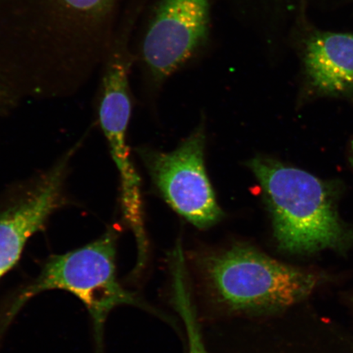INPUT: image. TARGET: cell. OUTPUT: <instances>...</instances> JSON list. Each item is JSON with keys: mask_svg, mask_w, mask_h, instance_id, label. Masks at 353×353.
I'll return each mask as SVG.
<instances>
[{"mask_svg": "<svg viewBox=\"0 0 353 353\" xmlns=\"http://www.w3.org/2000/svg\"><path fill=\"white\" fill-rule=\"evenodd\" d=\"M303 70L314 97H353V33L312 29L303 44Z\"/></svg>", "mask_w": 353, "mask_h": 353, "instance_id": "9c48e42d", "label": "cell"}, {"mask_svg": "<svg viewBox=\"0 0 353 353\" xmlns=\"http://www.w3.org/2000/svg\"><path fill=\"white\" fill-rule=\"evenodd\" d=\"M132 63V57L125 48H114L105 56L99 70V114L101 130L120 174L123 214L138 244L135 271L140 272L148 258V241L143 227L140 179L132 164L126 139L132 108L130 76Z\"/></svg>", "mask_w": 353, "mask_h": 353, "instance_id": "5b68a950", "label": "cell"}, {"mask_svg": "<svg viewBox=\"0 0 353 353\" xmlns=\"http://www.w3.org/2000/svg\"><path fill=\"white\" fill-rule=\"evenodd\" d=\"M203 128L170 153L141 152L154 184L172 208L199 228H208L223 218L207 176Z\"/></svg>", "mask_w": 353, "mask_h": 353, "instance_id": "8992f818", "label": "cell"}, {"mask_svg": "<svg viewBox=\"0 0 353 353\" xmlns=\"http://www.w3.org/2000/svg\"><path fill=\"white\" fill-rule=\"evenodd\" d=\"M194 294L207 319H267L307 298L319 277L253 246L234 244L192 259Z\"/></svg>", "mask_w": 353, "mask_h": 353, "instance_id": "7a4b0ae2", "label": "cell"}, {"mask_svg": "<svg viewBox=\"0 0 353 353\" xmlns=\"http://www.w3.org/2000/svg\"><path fill=\"white\" fill-rule=\"evenodd\" d=\"M117 237V234L110 230L82 248L52 257L37 279L16 295L8 307L4 324L8 325L30 299L50 290L68 291L85 303L100 341L105 319L117 306H138L161 316L158 311L119 283Z\"/></svg>", "mask_w": 353, "mask_h": 353, "instance_id": "277c9868", "label": "cell"}, {"mask_svg": "<svg viewBox=\"0 0 353 353\" xmlns=\"http://www.w3.org/2000/svg\"><path fill=\"white\" fill-rule=\"evenodd\" d=\"M211 0H161L145 30L141 60L157 81L173 74L208 37Z\"/></svg>", "mask_w": 353, "mask_h": 353, "instance_id": "52a82bcc", "label": "cell"}, {"mask_svg": "<svg viewBox=\"0 0 353 353\" xmlns=\"http://www.w3.org/2000/svg\"><path fill=\"white\" fill-rule=\"evenodd\" d=\"M121 0H0V88L56 94L99 72Z\"/></svg>", "mask_w": 353, "mask_h": 353, "instance_id": "6da1fadb", "label": "cell"}, {"mask_svg": "<svg viewBox=\"0 0 353 353\" xmlns=\"http://www.w3.org/2000/svg\"><path fill=\"white\" fill-rule=\"evenodd\" d=\"M249 167L263 188L280 250L309 254L353 245V228L338 209L339 183L273 159L254 158Z\"/></svg>", "mask_w": 353, "mask_h": 353, "instance_id": "3957f363", "label": "cell"}, {"mask_svg": "<svg viewBox=\"0 0 353 353\" xmlns=\"http://www.w3.org/2000/svg\"><path fill=\"white\" fill-rule=\"evenodd\" d=\"M10 97H8L7 94H6V92H4L2 88H0V105H1L3 103H4V101H6V100L8 101L10 100Z\"/></svg>", "mask_w": 353, "mask_h": 353, "instance_id": "30bf717a", "label": "cell"}, {"mask_svg": "<svg viewBox=\"0 0 353 353\" xmlns=\"http://www.w3.org/2000/svg\"><path fill=\"white\" fill-rule=\"evenodd\" d=\"M65 161L48 172L28 196L0 214V279L19 262L26 242L63 203Z\"/></svg>", "mask_w": 353, "mask_h": 353, "instance_id": "ba28073f", "label": "cell"}]
</instances>
